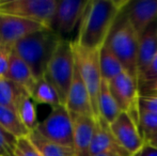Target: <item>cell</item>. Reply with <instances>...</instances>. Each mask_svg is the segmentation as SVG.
Wrapping results in <instances>:
<instances>
[{
    "label": "cell",
    "mask_w": 157,
    "mask_h": 156,
    "mask_svg": "<svg viewBox=\"0 0 157 156\" xmlns=\"http://www.w3.org/2000/svg\"><path fill=\"white\" fill-rule=\"evenodd\" d=\"M157 79V54L154 57L152 63L149 65L147 70L143 72L142 74H140L139 76V81H138V87L139 85L144 82H150V81H153Z\"/></svg>",
    "instance_id": "29"
},
{
    "label": "cell",
    "mask_w": 157,
    "mask_h": 156,
    "mask_svg": "<svg viewBox=\"0 0 157 156\" xmlns=\"http://www.w3.org/2000/svg\"><path fill=\"white\" fill-rule=\"evenodd\" d=\"M139 128L145 142L155 136L157 134V113L140 110Z\"/></svg>",
    "instance_id": "25"
},
{
    "label": "cell",
    "mask_w": 157,
    "mask_h": 156,
    "mask_svg": "<svg viewBox=\"0 0 157 156\" xmlns=\"http://www.w3.org/2000/svg\"><path fill=\"white\" fill-rule=\"evenodd\" d=\"M123 13L140 36L151 24L157 21V0L129 1Z\"/></svg>",
    "instance_id": "13"
},
{
    "label": "cell",
    "mask_w": 157,
    "mask_h": 156,
    "mask_svg": "<svg viewBox=\"0 0 157 156\" xmlns=\"http://www.w3.org/2000/svg\"><path fill=\"white\" fill-rule=\"evenodd\" d=\"M139 108L142 111L157 113V96L140 95L139 96Z\"/></svg>",
    "instance_id": "30"
},
{
    "label": "cell",
    "mask_w": 157,
    "mask_h": 156,
    "mask_svg": "<svg viewBox=\"0 0 157 156\" xmlns=\"http://www.w3.org/2000/svg\"><path fill=\"white\" fill-rule=\"evenodd\" d=\"M106 42L123 65L126 73L138 83L139 36L123 12Z\"/></svg>",
    "instance_id": "3"
},
{
    "label": "cell",
    "mask_w": 157,
    "mask_h": 156,
    "mask_svg": "<svg viewBox=\"0 0 157 156\" xmlns=\"http://www.w3.org/2000/svg\"><path fill=\"white\" fill-rule=\"evenodd\" d=\"M95 156H122L116 152H106V153H101V154L95 155Z\"/></svg>",
    "instance_id": "34"
},
{
    "label": "cell",
    "mask_w": 157,
    "mask_h": 156,
    "mask_svg": "<svg viewBox=\"0 0 157 156\" xmlns=\"http://www.w3.org/2000/svg\"><path fill=\"white\" fill-rule=\"evenodd\" d=\"M118 143L130 156H135L145 146L139 125L127 112H122L109 125Z\"/></svg>",
    "instance_id": "9"
},
{
    "label": "cell",
    "mask_w": 157,
    "mask_h": 156,
    "mask_svg": "<svg viewBox=\"0 0 157 156\" xmlns=\"http://www.w3.org/2000/svg\"><path fill=\"white\" fill-rule=\"evenodd\" d=\"M74 128L75 156H90V148L93 139L96 119L87 116L71 117Z\"/></svg>",
    "instance_id": "14"
},
{
    "label": "cell",
    "mask_w": 157,
    "mask_h": 156,
    "mask_svg": "<svg viewBox=\"0 0 157 156\" xmlns=\"http://www.w3.org/2000/svg\"><path fill=\"white\" fill-rule=\"evenodd\" d=\"M13 50L14 49H11V48L0 47V78L6 77L8 74Z\"/></svg>",
    "instance_id": "28"
},
{
    "label": "cell",
    "mask_w": 157,
    "mask_h": 156,
    "mask_svg": "<svg viewBox=\"0 0 157 156\" xmlns=\"http://www.w3.org/2000/svg\"><path fill=\"white\" fill-rule=\"evenodd\" d=\"M17 113H18L21 122L30 131V133L36 129L40 122L37 121L35 102L32 100L30 94H26L21 100L18 107H17Z\"/></svg>",
    "instance_id": "24"
},
{
    "label": "cell",
    "mask_w": 157,
    "mask_h": 156,
    "mask_svg": "<svg viewBox=\"0 0 157 156\" xmlns=\"http://www.w3.org/2000/svg\"><path fill=\"white\" fill-rule=\"evenodd\" d=\"M139 93L140 95H152L157 96V79L150 82H144L139 85Z\"/></svg>",
    "instance_id": "31"
},
{
    "label": "cell",
    "mask_w": 157,
    "mask_h": 156,
    "mask_svg": "<svg viewBox=\"0 0 157 156\" xmlns=\"http://www.w3.org/2000/svg\"><path fill=\"white\" fill-rule=\"evenodd\" d=\"M42 29L46 28L35 21L0 14V47L14 49L21 40Z\"/></svg>",
    "instance_id": "10"
},
{
    "label": "cell",
    "mask_w": 157,
    "mask_h": 156,
    "mask_svg": "<svg viewBox=\"0 0 157 156\" xmlns=\"http://www.w3.org/2000/svg\"><path fill=\"white\" fill-rule=\"evenodd\" d=\"M65 107L70 112L71 117L87 116V117L95 118L89 92H88L87 87H86L83 79L80 75L77 63L76 67H75L74 76H73V80L72 83H71L70 91H68Z\"/></svg>",
    "instance_id": "12"
},
{
    "label": "cell",
    "mask_w": 157,
    "mask_h": 156,
    "mask_svg": "<svg viewBox=\"0 0 157 156\" xmlns=\"http://www.w3.org/2000/svg\"><path fill=\"white\" fill-rule=\"evenodd\" d=\"M29 94L24 88L3 77L0 78V106L8 107L17 111L21 100Z\"/></svg>",
    "instance_id": "21"
},
{
    "label": "cell",
    "mask_w": 157,
    "mask_h": 156,
    "mask_svg": "<svg viewBox=\"0 0 157 156\" xmlns=\"http://www.w3.org/2000/svg\"><path fill=\"white\" fill-rule=\"evenodd\" d=\"M109 87L113 97L120 106L121 110L127 112L139 125L140 108H139L138 83L126 72L109 81Z\"/></svg>",
    "instance_id": "8"
},
{
    "label": "cell",
    "mask_w": 157,
    "mask_h": 156,
    "mask_svg": "<svg viewBox=\"0 0 157 156\" xmlns=\"http://www.w3.org/2000/svg\"><path fill=\"white\" fill-rule=\"evenodd\" d=\"M135 156H157V149L153 146L145 144L139 153H137Z\"/></svg>",
    "instance_id": "32"
},
{
    "label": "cell",
    "mask_w": 157,
    "mask_h": 156,
    "mask_svg": "<svg viewBox=\"0 0 157 156\" xmlns=\"http://www.w3.org/2000/svg\"><path fill=\"white\" fill-rule=\"evenodd\" d=\"M74 51L77 67L89 92L94 117L96 120H98L101 118L98 110V100L101 80H103L101 67H99V49H85V48L79 47L74 42Z\"/></svg>",
    "instance_id": "6"
},
{
    "label": "cell",
    "mask_w": 157,
    "mask_h": 156,
    "mask_svg": "<svg viewBox=\"0 0 157 156\" xmlns=\"http://www.w3.org/2000/svg\"><path fill=\"white\" fill-rule=\"evenodd\" d=\"M106 152H116L122 156H130L113 137L109 124L103 118H99L98 120H96L93 139L90 148V156H95Z\"/></svg>",
    "instance_id": "15"
},
{
    "label": "cell",
    "mask_w": 157,
    "mask_h": 156,
    "mask_svg": "<svg viewBox=\"0 0 157 156\" xmlns=\"http://www.w3.org/2000/svg\"><path fill=\"white\" fill-rule=\"evenodd\" d=\"M35 131L52 142L74 148L73 120L65 105L60 104L52 108L50 113L40 122Z\"/></svg>",
    "instance_id": "7"
},
{
    "label": "cell",
    "mask_w": 157,
    "mask_h": 156,
    "mask_svg": "<svg viewBox=\"0 0 157 156\" xmlns=\"http://www.w3.org/2000/svg\"><path fill=\"white\" fill-rule=\"evenodd\" d=\"M99 67L101 78L107 80L108 82L125 72L123 65L110 49L107 42H105L103 47L99 49Z\"/></svg>",
    "instance_id": "19"
},
{
    "label": "cell",
    "mask_w": 157,
    "mask_h": 156,
    "mask_svg": "<svg viewBox=\"0 0 157 156\" xmlns=\"http://www.w3.org/2000/svg\"><path fill=\"white\" fill-rule=\"evenodd\" d=\"M0 125L16 139L30 135V131L21 122L17 111L8 107L0 106Z\"/></svg>",
    "instance_id": "22"
},
{
    "label": "cell",
    "mask_w": 157,
    "mask_h": 156,
    "mask_svg": "<svg viewBox=\"0 0 157 156\" xmlns=\"http://www.w3.org/2000/svg\"><path fill=\"white\" fill-rule=\"evenodd\" d=\"M128 3V0H89L74 42L85 49H101Z\"/></svg>",
    "instance_id": "1"
},
{
    "label": "cell",
    "mask_w": 157,
    "mask_h": 156,
    "mask_svg": "<svg viewBox=\"0 0 157 156\" xmlns=\"http://www.w3.org/2000/svg\"><path fill=\"white\" fill-rule=\"evenodd\" d=\"M17 139L0 125V156L12 155Z\"/></svg>",
    "instance_id": "27"
},
{
    "label": "cell",
    "mask_w": 157,
    "mask_h": 156,
    "mask_svg": "<svg viewBox=\"0 0 157 156\" xmlns=\"http://www.w3.org/2000/svg\"><path fill=\"white\" fill-rule=\"evenodd\" d=\"M145 144H149V146H153V148L157 149V134L155 136H153V137H152L150 140H147V141L145 142Z\"/></svg>",
    "instance_id": "33"
},
{
    "label": "cell",
    "mask_w": 157,
    "mask_h": 156,
    "mask_svg": "<svg viewBox=\"0 0 157 156\" xmlns=\"http://www.w3.org/2000/svg\"><path fill=\"white\" fill-rule=\"evenodd\" d=\"M14 156H42L40 151L36 149V146L31 142L29 137H23L17 139L16 144H15Z\"/></svg>",
    "instance_id": "26"
},
{
    "label": "cell",
    "mask_w": 157,
    "mask_h": 156,
    "mask_svg": "<svg viewBox=\"0 0 157 156\" xmlns=\"http://www.w3.org/2000/svg\"><path fill=\"white\" fill-rule=\"evenodd\" d=\"M6 78L21 86L29 94L31 93L33 87L36 82V79L33 76L30 67L14 50H13L12 57H11L10 67H9Z\"/></svg>",
    "instance_id": "17"
},
{
    "label": "cell",
    "mask_w": 157,
    "mask_h": 156,
    "mask_svg": "<svg viewBox=\"0 0 157 156\" xmlns=\"http://www.w3.org/2000/svg\"><path fill=\"white\" fill-rule=\"evenodd\" d=\"M98 110L101 118H103L109 125L122 112L116 98L112 95L111 90H110L109 87V82L107 80H105V79L101 80L98 100Z\"/></svg>",
    "instance_id": "18"
},
{
    "label": "cell",
    "mask_w": 157,
    "mask_h": 156,
    "mask_svg": "<svg viewBox=\"0 0 157 156\" xmlns=\"http://www.w3.org/2000/svg\"><path fill=\"white\" fill-rule=\"evenodd\" d=\"M62 39L52 29H42L26 36L15 45L14 51L25 61L36 80L45 76L48 63Z\"/></svg>",
    "instance_id": "2"
},
{
    "label": "cell",
    "mask_w": 157,
    "mask_h": 156,
    "mask_svg": "<svg viewBox=\"0 0 157 156\" xmlns=\"http://www.w3.org/2000/svg\"><path fill=\"white\" fill-rule=\"evenodd\" d=\"M75 67L74 42L62 38L55 49L44 76L56 89L62 105H65L67 100Z\"/></svg>",
    "instance_id": "4"
},
{
    "label": "cell",
    "mask_w": 157,
    "mask_h": 156,
    "mask_svg": "<svg viewBox=\"0 0 157 156\" xmlns=\"http://www.w3.org/2000/svg\"><path fill=\"white\" fill-rule=\"evenodd\" d=\"M8 156H14V155H13V154H12V155H8Z\"/></svg>",
    "instance_id": "35"
},
{
    "label": "cell",
    "mask_w": 157,
    "mask_h": 156,
    "mask_svg": "<svg viewBox=\"0 0 157 156\" xmlns=\"http://www.w3.org/2000/svg\"><path fill=\"white\" fill-rule=\"evenodd\" d=\"M57 0H9L0 1V14L12 15L39 23L46 29H52Z\"/></svg>",
    "instance_id": "5"
},
{
    "label": "cell",
    "mask_w": 157,
    "mask_h": 156,
    "mask_svg": "<svg viewBox=\"0 0 157 156\" xmlns=\"http://www.w3.org/2000/svg\"><path fill=\"white\" fill-rule=\"evenodd\" d=\"M30 96L37 104L48 105L52 108L61 104L56 89L45 77L36 80L31 93H30Z\"/></svg>",
    "instance_id": "23"
},
{
    "label": "cell",
    "mask_w": 157,
    "mask_h": 156,
    "mask_svg": "<svg viewBox=\"0 0 157 156\" xmlns=\"http://www.w3.org/2000/svg\"><path fill=\"white\" fill-rule=\"evenodd\" d=\"M157 54V21L149 26L139 36V76L149 67ZM139 81V80H138Z\"/></svg>",
    "instance_id": "16"
},
{
    "label": "cell",
    "mask_w": 157,
    "mask_h": 156,
    "mask_svg": "<svg viewBox=\"0 0 157 156\" xmlns=\"http://www.w3.org/2000/svg\"><path fill=\"white\" fill-rule=\"evenodd\" d=\"M31 142L36 146L42 156H75L73 146H63L44 138L39 133L33 131L28 136Z\"/></svg>",
    "instance_id": "20"
},
{
    "label": "cell",
    "mask_w": 157,
    "mask_h": 156,
    "mask_svg": "<svg viewBox=\"0 0 157 156\" xmlns=\"http://www.w3.org/2000/svg\"><path fill=\"white\" fill-rule=\"evenodd\" d=\"M89 0H61L55 13L52 24V30L58 33L61 38L75 29L80 24Z\"/></svg>",
    "instance_id": "11"
}]
</instances>
